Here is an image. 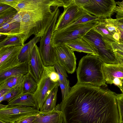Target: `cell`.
<instances>
[{
  "label": "cell",
  "instance_id": "47",
  "mask_svg": "<svg viewBox=\"0 0 123 123\" xmlns=\"http://www.w3.org/2000/svg\"><path fill=\"white\" fill-rule=\"evenodd\" d=\"M0 123H10L0 120Z\"/></svg>",
  "mask_w": 123,
  "mask_h": 123
},
{
  "label": "cell",
  "instance_id": "38",
  "mask_svg": "<svg viewBox=\"0 0 123 123\" xmlns=\"http://www.w3.org/2000/svg\"><path fill=\"white\" fill-rule=\"evenodd\" d=\"M112 45L114 50H118L123 52V44L114 43Z\"/></svg>",
  "mask_w": 123,
  "mask_h": 123
},
{
  "label": "cell",
  "instance_id": "34",
  "mask_svg": "<svg viewBox=\"0 0 123 123\" xmlns=\"http://www.w3.org/2000/svg\"><path fill=\"white\" fill-rule=\"evenodd\" d=\"M18 12L16 9L11 13L0 18V25L13 18Z\"/></svg>",
  "mask_w": 123,
  "mask_h": 123
},
{
  "label": "cell",
  "instance_id": "26",
  "mask_svg": "<svg viewBox=\"0 0 123 123\" xmlns=\"http://www.w3.org/2000/svg\"><path fill=\"white\" fill-rule=\"evenodd\" d=\"M100 19L86 12L84 14L73 23L59 30L65 31L69 30L86 23L99 20Z\"/></svg>",
  "mask_w": 123,
  "mask_h": 123
},
{
  "label": "cell",
  "instance_id": "12",
  "mask_svg": "<svg viewBox=\"0 0 123 123\" xmlns=\"http://www.w3.org/2000/svg\"><path fill=\"white\" fill-rule=\"evenodd\" d=\"M23 46L0 47V72L5 70L20 63L18 56Z\"/></svg>",
  "mask_w": 123,
  "mask_h": 123
},
{
  "label": "cell",
  "instance_id": "3",
  "mask_svg": "<svg viewBox=\"0 0 123 123\" xmlns=\"http://www.w3.org/2000/svg\"><path fill=\"white\" fill-rule=\"evenodd\" d=\"M103 64L96 56L88 54L83 57L79 61L76 69L77 83L106 87L103 71Z\"/></svg>",
  "mask_w": 123,
  "mask_h": 123
},
{
  "label": "cell",
  "instance_id": "27",
  "mask_svg": "<svg viewBox=\"0 0 123 123\" xmlns=\"http://www.w3.org/2000/svg\"><path fill=\"white\" fill-rule=\"evenodd\" d=\"M25 75H21L10 77L0 84V90L4 88H11L23 84Z\"/></svg>",
  "mask_w": 123,
  "mask_h": 123
},
{
  "label": "cell",
  "instance_id": "30",
  "mask_svg": "<svg viewBox=\"0 0 123 123\" xmlns=\"http://www.w3.org/2000/svg\"><path fill=\"white\" fill-rule=\"evenodd\" d=\"M44 68L47 76L51 81L55 82H58V76L54 66H44Z\"/></svg>",
  "mask_w": 123,
  "mask_h": 123
},
{
  "label": "cell",
  "instance_id": "14",
  "mask_svg": "<svg viewBox=\"0 0 123 123\" xmlns=\"http://www.w3.org/2000/svg\"><path fill=\"white\" fill-rule=\"evenodd\" d=\"M28 63L29 72L38 83L42 76L44 65L39 47L37 45L35 46L29 56Z\"/></svg>",
  "mask_w": 123,
  "mask_h": 123
},
{
  "label": "cell",
  "instance_id": "15",
  "mask_svg": "<svg viewBox=\"0 0 123 123\" xmlns=\"http://www.w3.org/2000/svg\"><path fill=\"white\" fill-rule=\"evenodd\" d=\"M32 123H63L62 111L60 104L53 111L40 113L37 115Z\"/></svg>",
  "mask_w": 123,
  "mask_h": 123
},
{
  "label": "cell",
  "instance_id": "16",
  "mask_svg": "<svg viewBox=\"0 0 123 123\" xmlns=\"http://www.w3.org/2000/svg\"><path fill=\"white\" fill-rule=\"evenodd\" d=\"M103 69L106 83L112 84L116 79L123 80V66L122 65L103 63Z\"/></svg>",
  "mask_w": 123,
  "mask_h": 123
},
{
  "label": "cell",
  "instance_id": "10",
  "mask_svg": "<svg viewBox=\"0 0 123 123\" xmlns=\"http://www.w3.org/2000/svg\"><path fill=\"white\" fill-rule=\"evenodd\" d=\"M54 47L57 62L68 73H73L75 70L76 65V59L74 51L65 44Z\"/></svg>",
  "mask_w": 123,
  "mask_h": 123
},
{
  "label": "cell",
  "instance_id": "35",
  "mask_svg": "<svg viewBox=\"0 0 123 123\" xmlns=\"http://www.w3.org/2000/svg\"><path fill=\"white\" fill-rule=\"evenodd\" d=\"M21 0H0V3L8 5L15 8Z\"/></svg>",
  "mask_w": 123,
  "mask_h": 123
},
{
  "label": "cell",
  "instance_id": "36",
  "mask_svg": "<svg viewBox=\"0 0 123 123\" xmlns=\"http://www.w3.org/2000/svg\"><path fill=\"white\" fill-rule=\"evenodd\" d=\"M37 115L27 117L16 122L14 123H32L33 121Z\"/></svg>",
  "mask_w": 123,
  "mask_h": 123
},
{
  "label": "cell",
  "instance_id": "46",
  "mask_svg": "<svg viewBox=\"0 0 123 123\" xmlns=\"http://www.w3.org/2000/svg\"><path fill=\"white\" fill-rule=\"evenodd\" d=\"M116 4H117L119 6L123 7V0L121 2H116Z\"/></svg>",
  "mask_w": 123,
  "mask_h": 123
},
{
  "label": "cell",
  "instance_id": "4",
  "mask_svg": "<svg viewBox=\"0 0 123 123\" xmlns=\"http://www.w3.org/2000/svg\"><path fill=\"white\" fill-rule=\"evenodd\" d=\"M89 43L95 49L97 56L103 63L118 64L112 44L105 39L93 29L82 38Z\"/></svg>",
  "mask_w": 123,
  "mask_h": 123
},
{
  "label": "cell",
  "instance_id": "45",
  "mask_svg": "<svg viewBox=\"0 0 123 123\" xmlns=\"http://www.w3.org/2000/svg\"><path fill=\"white\" fill-rule=\"evenodd\" d=\"M117 86L120 88L122 93V94H123V80L121 84Z\"/></svg>",
  "mask_w": 123,
  "mask_h": 123
},
{
  "label": "cell",
  "instance_id": "33",
  "mask_svg": "<svg viewBox=\"0 0 123 123\" xmlns=\"http://www.w3.org/2000/svg\"><path fill=\"white\" fill-rule=\"evenodd\" d=\"M58 82L61 90L62 100H63L68 96L71 88H70L69 85H65L59 80Z\"/></svg>",
  "mask_w": 123,
  "mask_h": 123
},
{
  "label": "cell",
  "instance_id": "22",
  "mask_svg": "<svg viewBox=\"0 0 123 123\" xmlns=\"http://www.w3.org/2000/svg\"><path fill=\"white\" fill-rule=\"evenodd\" d=\"M24 36L19 33L7 36L0 42V47L9 46H23L24 45Z\"/></svg>",
  "mask_w": 123,
  "mask_h": 123
},
{
  "label": "cell",
  "instance_id": "19",
  "mask_svg": "<svg viewBox=\"0 0 123 123\" xmlns=\"http://www.w3.org/2000/svg\"><path fill=\"white\" fill-rule=\"evenodd\" d=\"M33 95L28 93H21L8 102V105L30 106L36 108V101Z\"/></svg>",
  "mask_w": 123,
  "mask_h": 123
},
{
  "label": "cell",
  "instance_id": "1",
  "mask_svg": "<svg viewBox=\"0 0 123 123\" xmlns=\"http://www.w3.org/2000/svg\"><path fill=\"white\" fill-rule=\"evenodd\" d=\"M116 94L106 87L77 83L59 104L63 123H119Z\"/></svg>",
  "mask_w": 123,
  "mask_h": 123
},
{
  "label": "cell",
  "instance_id": "44",
  "mask_svg": "<svg viewBox=\"0 0 123 123\" xmlns=\"http://www.w3.org/2000/svg\"><path fill=\"white\" fill-rule=\"evenodd\" d=\"M115 53L123 57V52L118 50H114Z\"/></svg>",
  "mask_w": 123,
  "mask_h": 123
},
{
  "label": "cell",
  "instance_id": "21",
  "mask_svg": "<svg viewBox=\"0 0 123 123\" xmlns=\"http://www.w3.org/2000/svg\"><path fill=\"white\" fill-rule=\"evenodd\" d=\"M59 86L58 83L52 89L40 109V112H48L52 111L55 109L56 105L57 94L58 87Z\"/></svg>",
  "mask_w": 123,
  "mask_h": 123
},
{
  "label": "cell",
  "instance_id": "40",
  "mask_svg": "<svg viewBox=\"0 0 123 123\" xmlns=\"http://www.w3.org/2000/svg\"><path fill=\"white\" fill-rule=\"evenodd\" d=\"M11 88H4L0 90V97L3 95H5L10 91Z\"/></svg>",
  "mask_w": 123,
  "mask_h": 123
},
{
  "label": "cell",
  "instance_id": "41",
  "mask_svg": "<svg viewBox=\"0 0 123 123\" xmlns=\"http://www.w3.org/2000/svg\"><path fill=\"white\" fill-rule=\"evenodd\" d=\"M114 25L118 29L123 31V24L119 23L114 19Z\"/></svg>",
  "mask_w": 123,
  "mask_h": 123
},
{
  "label": "cell",
  "instance_id": "13",
  "mask_svg": "<svg viewBox=\"0 0 123 123\" xmlns=\"http://www.w3.org/2000/svg\"><path fill=\"white\" fill-rule=\"evenodd\" d=\"M65 0H21L15 8L18 12L33 11L50 6H63Z\"/></svg>",
  "mask_w": 123,
  "mask_h": 123
},
{
  "label": "cell",
  "instance_id": "29",
  "mask_svg": "<svg viewBox=\"0 0 123 123\" xmlns=\"http://www.w3.org/2000/svg\"><path fill=\"white\" fill-rule=\"evenodd\" d=\"M54 66L58 74L59 80L65 85H69V81L67 78L68 76L65 69L57 62Z\"/></svg>",
  "mask_w": 123,
  "mask_h": 123
},
{
  "label": "cell",
  "instance_id": "7",
  "mask_svg": "<svg viewBox=\"0 0 123 123\" xmlns=\"http://www.w3.org/2000/svg\"><path fill=\"white\" fill-rule=\"evenodd\" d=\"M99 20L86 23L69 30L54 31L51 40L52 46L63 45L68 42L82 38L94 27Z\"/></svg>",
  "mask_w": 123,
  "mask_h": 123
},
{
  "label": "cell",
  "instance_id": "39",
  "mask_svg": "<svg viewBox=\"0 0 123 123\" xmlns=\"http://www.w3.org/2000/svg\"><path fill=\"white\" fill-rule=\"evenodd\" d=\"M12 7L6 4L0 3V13L10 9Z\"/></svg>",
  "mask_w": 123,
  "mask_h": 123
},
{
  "label": "cell",
  "instance_id": "17",
  "mask_svg": "<svg viewBox=\"0 0 123 123\" xmlns=\"http://www.w3.org/2000/svg\"><path fill=\"white\" fill-rule=\"evenodd\" d=\"M64 44L67 46L73 51L83 52L98 56L94 48L82 38L68 42Z\"/></svg>",
  "mask_w": 123,
  "mask_h": 123
},
{
  "label": "cell",
  "instance_id": "11",
  "mask_svg": "<svg viewBox=\"0 0 123 123\" xmlns=\"http://www.w3.org/2000/svg\"><path fill=\"white\" fill-rule=\"evenodd\" d=\"M58 84V82H54L51 80L44 69L41 78L38 83L37 90L33 95L36 101L37 109L39 110L41 108L51 91Z\"/></svg>",
  "mask_w": 123,
  "mask_h": 123
},
{
  "label": "cell",
  "instance_id": "23",
  "mask_svg": "<svg viewBox=\"0 0 123 123\" xmlns=\"http://www.w3.org/2000/svg\"><path fill=\"white\" fill-rule=\"evenodd\" d=\"M20 28V22H5L0 25V34L5 36L19 34Z\"/></svg>",
  "mask_w": 123,
  "mask_h": 123
},
{
  "label": "cell",
  "instance_id": "43",
  "mask_svg": "<svg viewBox=\"0 0 123 123\" xmlns=\"http://www.w3.org/2000/svg\"><path fill=\"white\" fill-rule=\"evenodd\" d=\"M118 29L119 31V34L120 36V38L118 43L123 44V31L119 29Z\"/></svg>",
  "mask_w": 123,
  "mask_h": 123
},
{
  "label": "cell",
  "instance_id": "28",
  "mask_svg": "<svg viewBox=\"0 0 123 123\" xmlns=\"http://www.w3.org/2000/svg\"><path fill=\"white\" fill-rule=\"evenodd\" d=\"M23 84L18 85L12 88L10 91L5 95L2 102L6 101L8 102L22 93Z\"/></svg>",
  "mask_w": 123,
  "mask_h": 123
},
{
  "label": "cell",
  "instance_id": "6",
  "mask_svg": "<svg viewBox=\"0 0 123 123\" xmlns=\"http://www.w3.org/2000/svg\"><path fill=\"white\" fill-rule=\"evenodd\" d=\"M76 4L89 13L99 18H109L116 6L114 0H74Z\"/></svg>",
  "mask_w": 123,
  "mask_h": 123
},
{
  "label": "cell",
  "instance_id": "9",
  "mask_svg": "<svg viewBox=\"0 0 123 123\" xmlns=\"http://www.w3.org/2000/svg\"><path fill=\"white\" fill-rule=\"evenodd\" d=\"M63 7L64 11L57 20L54 31L60 30L71 24L86 12L75 3L74 0H67Z\"/></svg>",
  "mask_w": 123,
  "mask_h": 123
},
{
  "label": "cell",
  "instance_id": "20",
  "mask_svg": "<svg viewBox=\"0 0 123 123\" xmlns=\"http://www.w3.org/2000/svg\"><path fill=\"white\" fill-rule=\"evenodd\" d=\"M41 38L35 37L23 46L19 54L18 57L19 62H28L29 56L35 45L40 41Z\"/></svg>",
  "mask_w": 123,
  "mask_h": 123
},
{
  "label": "cell",
  "instance_id": "18",
  "mask_svg": "<svg viewBox=\"0 0 123 123\" xmlns=\"http://www.w3.org/2000/svg\"><path fill=\"white\" fill-rule=\"evenodd\" d=\"M27 62H21L5 70L0 72V84L7 79L21 75H25L29 72Z\"/></svg>",
  "mask_w": 123,
  "mask_h": 123
},
{
  "label": "cell",
  "instance_id": "8",
  "mask_svg": "<svg viewBox=\"0 0 123 123\" xmlns=\"http://www.w3.org/2000/svg\"><path fill=\"white\" fill-rule=\"evenodd\" d=\"M40 112L39 110L31 107L8 105L0 109V120L14 123L27 117L36 115Z\"/></svg>",
  "mask_w": 123,
  "mask_h": 123
},
{
  "label": "cell",
  "instance_id": "42",
  "mask_svg": "<svg viewBox=\"0 0 123 123\" xmlns=\"http://www.w3.org/2000/svg\"><path fill=\"white\" fill-rule=\"evenodd\" d=\"M115 53L117 58L118 64L122 65L123 66V57Z\"/></svg>",
  "mask_w": 123,
  "mask_h": 123
},
{
  "label": "cell",
  "instance_id": "25",
  "mask_svg": "<svg viewBox=\"0 0 123 123\" xmlns=\"http://www.w3.org/2000/svg\"><path fill=\"white\" fill-rule=\"evenodd\" d=\"M93 29L111 44L114 43H117L113 38L112 34L106 27L102 18H100Z\"/></svg>",
  "mask_w": 123,
  "mask_h": 123
},
{
  "label": "cell",
  "instance_id": "32",
  "mask_svg": "<svg viewBox=\"0 0 123 123\" xmlns=\"http://www.w3.org/2000/svg\"><path fill=\"white\" fill-rule=\"evenodd\" d=\"M116 98L119 117V123H123V94H116Z\"/></svg>",
  "mask_w": 123,
  "mask_h": 123
},
{
  "label": "cell",
  "instance_id": "37",
  "mask_svg": "<svg viewBox=\"0 0 123 123\" xmlns=\"http://www.w3.org/2000/svg\"><path fill=\"white\" fill-rule=\"evenodd\" d=\"M116 19L114 20L118 22L123 24V10L116 13Z\"/></svg>",
  "mask_w": 123,
  "mask_h": 123
},
{
  "label": "cell",
  "instance_id": "24",
  "mask_svg": "<svg viewBox=\"0 0 123 123\" xmlns=\"http://www.w3.org/2000/svg\"><path fill=\"white\" fill-rule=\"evenodd\" d=\"M38 83L29 72L25 75L22 93L34 94L37 88Z\"/></svg>",
  "mask_w": 123,
  "mask_h": 123
},
{
  "label": "cell",
  "instance_id": "5",
  "mask_svg": "<svg viewBox=\"0 0 123 123\" xmlns=\"http://www.w3.org/2000/svg\"><path fill=\"white\" fill-rule=\"evenodd\" d=\"M58 8L53 18L40 41L39 50L44 66H54L57 62L54 49L52 45L51 40L54 30L60 14Z\"/></svg>",
  "mask_w": 123,
  "mask_h": 123
},
{
  "label": "cell",
  "instance_id": "2",
  "mask_svg": "<svg viewBox=\"0 0 123 123\" xmlns=\"http://www.w3.org/2000/svg\"><path fill=\"white\" fill-rule=\"evenodd\" d=\"M59 7L50 6L36 10L21 12L22 18L19 33L24 36L25 42L32 35L42 38Z\"/></svg>",
  "mask_w": 123,
  "mask_h": 123
},
{
  "label": "cell",
  "instance_id": "31",
  "mask_svg": "<svg viewBox=\"0 0 123 123\" xmlns=\"http://www.w3.org/2000/svg\"><path fill=\"white\" fill-rule=\"evenodd\" d=\"M102 18L106 27L113 35L116 33H119V30L114 25V19L111 18Z\"/></svg>",
  "mask_w": 123,
  "mask_h": 123
}]
</instances>
